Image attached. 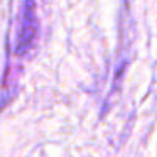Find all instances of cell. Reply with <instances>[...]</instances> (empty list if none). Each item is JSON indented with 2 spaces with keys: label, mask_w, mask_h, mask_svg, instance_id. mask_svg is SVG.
Returning <instances> with one entry per match:
<instances>
[{
  "label": "cell",
  "mask_w": 157,
  "mask_h": 157,
  "mask_svg": "<svg viewBox=\"0 0 157 157\" xmlns=\"http://www.w3.org/2000/svg\"><path fill=\"white\" fill-rule=\"evenodd\" d=\"M37 32H39V21H37V10H36V0H22L17 21H15L12 56L14 58H25L34 48Z\"/></svg>",
  "instance_id": "6da1fadb"
}]
</instances>
